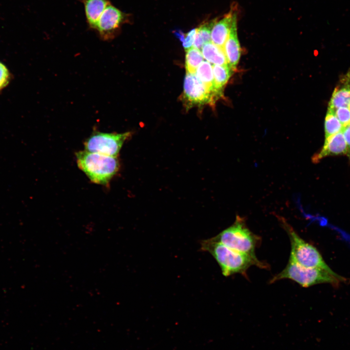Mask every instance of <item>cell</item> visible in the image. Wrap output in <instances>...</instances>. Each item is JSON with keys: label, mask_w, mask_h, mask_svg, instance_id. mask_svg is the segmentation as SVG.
<instances>
[{"label": "cell", "mask_w": 350, "mask_h": 350, "mask_svg": "<svg viewBox=\"0 0 350 350\" xmlns=\"http://www.w3.org/2000/svg\"><path fill=\"white\" fill-rule=\"evenodd\" d=\"M342 132L347 146V156L350 158V123L344 126Z\"/></svg>", "instance_id": "23"}, {"label": "cell", "mask_w": 350, "mask_h": 350, "mask_svg": "<svg viewBox=\"0 0 350 350\" xmlns=\"http://www.w3.org/2000/svg\"><path fill=\"white\" fill-rule=\"evenodd\" d=\"M83 3L87 23L90 28L95 29L102 14L110 3L109 0H81Z\"/></svg>", "instance_id": "13"}, {"label": "cell", "mask_w": 350, "mask_h": 350, "mask_svg": "<svg viewBox=\"0 0 350 350\" xmlns=\"http://www.w3.org/2000/svg\"><path fill=\"white\" fill-rule=\"evenodd\" d=\"M201 249L213 257L226 277L239 273L246 277L247 270L253 265L261 268H268L267 264L234 251L212 238L201 242Z\"/></svg>", "instance_id": "1"}, {"label": "cell", "mask_w": 350, "mask_h": 350, "mask_svg": "<svg viewBox=\"0 0 350 350\" xmlns=\"http://www.w3.org/2000/svg\"><path fill=\"white\" fill-rule=\"evenodd\" d=\"M343 127L350 123V108L343 106L332 110Z\"/></svg>", "instance_id": "21"}, {"label": "cell", "mask_w": 350, "mask_h": 350, "mask_svg": "<svg viewBox=\"0 0 350 350\" xmlns=\"http://www.w3.org/2000/svg\"><path fill=\"white\" fill-rule=\"evenodd\" d=\"M181 99L186 109H189L207 105H213L218 98L209 90L195 74L186 73Z\"/></svg>", "instance_id": "6"}, {"label": "cell", "mask_w": 350, "mask_h": 350, "mask_svg": "<svg viewBox=\"0 0 350 350\" xmlns=\"http://www.w3.org/2000/svg\"><path fill=\"white\" fill-rule=\"evenodd\" d=\"M185 68L186 73L195 74L203 62V56L200 50L193 47L186 51Z\"/></svg>", "instance_id": "18"}, {"label": "cell", "mask_w": 350, "mask_h": 350, "mask_svg": "<svg viewBox=\"0 0 350 350\" xmlns=\"http://www.w3.org/2000/svg\"><path fill=\"white\" fill-rule=\"evenodd\" d=\"M349 107H350V105H349Z\"/></svg>", "instance_id": "24"}, {"label": "cell", "mask_w": 350, "mask_h": 350, "mask_svg": "<svg viewBox=\"0 0 350 350\" xmlns=\"http://www.w3.org/2000/svg\"><path fill=\"white\" fill-rule=\"evenodd\" d=\"M237 11L235 13L229 35L224 44L223 50L228 64L235 70L241 54V49L237 35Z\"/></svg>", "instance_id": "10"}, {"label": "cell", "mask_w": 350, "mask_h": 350, "mask_svg": "<svg viewBox=\"0 0 350 350\" xmlns=\"http://www.w3.org/2000/svg\"><path fill=\"white\" fill-rule=\"evenodd\" d=\"M350 74L343 77L334 88L329 103L328 109L334 110L350 105Z\"/></svg>", "instance_id": "12"}, {"label": "cell", "mask_w": 350, "mask_h": 350, "mask_svg": "<svg viewBox=\"0 0 350 350\" xmlns=\"http://www.w3.org/2000/svg\"><path fill=\"white\" fill-rule=\"evenodd\" d=\"M11 79V74L8 68L0 62V91L8 86Z\"/></svg>", "instance_id": "22"}, {"label": "cell", "mask_w": 350, "mask_h": 350, "mask_svg": "<svg viewBox=\"0 0 350 350\" xmlns=\"http://www.w3.org/2000/svg\"><path fill=\"white\" fill-rule=\"evenodd\" d=\"M212 67L214 89L220 97L223 94L224 87L228 83L234 70L228 64L222 65H212Z\"/></svg>", "instance_id": "14"}, {"label": "cell", "mask_w": 350, "mask_h": 350, "mask_svg": "<svg viewBox=\"0 0 350 350\" xmlns=\"http://www.w3.org/2000/svg\"><path fill=\"white\" fill-rule=\"evenodd\" d=\"M131 135L123 133H93L84 143L85 150L91 153L117 157L124 142Z\"/></svg>", "instance_id": "7"}, {"label": "cell", "mask_w": 350, "mask_h": 350, "mask_svg": "<svg viewBox=\"0 0 350 350\" xmlns=\"http://www.w3.org/2000/svg\"><path fill=\"white\" fill-rule=\"evenodd\" d=\"M76 158L78 167L95 183L107 184L119 169L117 157L85 150L77 152Z\"/></svg>", "instance_id": "3"}, {"label": "cell", "mask_w": 350, "mask_h": 350, "mask_svg": "<svg viewBox=\"0 0 350 350\" xmlns=\"http://www.w3.org/2000/svg\"><path fill=\"white\" fill-rule=\"evenodd\" d=\"M347 144L341 131L325 138L323 147L319 152L313 157L312 160L316 162L328 156H347Z\"/></svg>", "instance_id": "9"}, {"label": "cell", "mask_w": 350, "mask_h": 350, "mask_svg": "<svg viewBox=\"0 0 350 350\" xmlns=\"http://www.w3.org/2000/svg\"><path fill=\"white\" fill-rule=\"evenodd\" d=\"M129 16L112 5L106 6L97 23L95 30L104 39L112 38L121 26L128 21Z\"/></svg>", "instance_id": "8"}, {"label": "cell", "mask_w": 350, "mask_h": 350, "mask_svg": "<svg viewBox=\"0 0 350 350\" xmlns=\"http://www.w3.org/2000/svg\"><path fill=\"white\" fill-rule=\"evenodd\" d=\"M201 50L203 57L213 65L228 64L224 50L211 41L205 43Z\"/></svg>", "instance_id": "15"}, {"label": "cell", "mask_w": 350, "mask_h": 350, "mask_svg": "<svg viewBox=\"0 0 350 350\" xmlns=\"http://www.w3.org/2000/svg\"><path fill=\"white\" fill-rule=\"evenodd\" d=\"M196 32V28L192 29L186 34L181 31H175V35L181 41L185 51L193 46Z\"/></svg>", "instance_id": "20"}, {"label": "cell", "mask_w": 350, "mask_h": 350, "mask_svg": "<svg viewBox=\"0 0 350 350\" xmlns=\"http://www.w3.org/2000/svg\"><path fill=\"white\" fill-rule=\"evenodd\" d=\"M285 279L294 280L304 287L326 283L337 286L341 282L347 281L346 278L336 273H331L321 269L306 267L290 258L285 268L275 275L270 283Z\"/></svg>", "instance_id": "2"}, {"label": "cell", "mask_w": 350, "mask_h": 350, "mask_svg": "<svg viewBox=\"0 0 350 350\" xmlns=\"http://www.w3.org/2000/svg\"><path fill=\"white\" fill-rule=\"evenodd\" d=\"M281 225L286 231L291 243L290 258L299 264L335 273L325 262L318 250L302 239L283 217H278Z\"/></svg>", "instance_id": "5"}, {"label": "cell", "mask_w": 350, "mask_h": 350, "mask_svg": "<svg viewBox=\"0 0 350 350\" xmlns=\"http://www.w3.org/2000/svg\"><path fill=\"white\" fill-rule=\"evenodd\" d=\"M236 11L233 6L221 19L216 21L212 29L211 41L223 49L229 35Z\"/></svg>", "instance_id": "11"}, {"label": "cell", "mask_w": 350, "mask_h": 350, "mask_svg": "<svg viewBox=\"0 0 350 350\" xmlns=\"http://www.w3.org/2000/svg\"><path fill=\"white\" fill-rule=\"evenodd\" d=\"M217 20L214 18L207 21L196 28L193 47L201 50L205 43L211 41V30Z\"/></svg>", "instance_id": "17"}, {"label": "cell", "mask_w": 350, "mask_h": 350, "mask_svg": "<svg viewBox=\"0 0 350 350\" xmlns=\"http://www.w3.org/2000/svg\"><path fill=\"white\" fill-rule=\"evenodd\" d=\"M212 238L234 251L259 261L255 255V249L259 245L260 238L249 229L245 219L238 215L231 226Z\"/></svg>", "instance_id": "4"}, {"label": "cell", "mask_w": 350, "mask_h": 350, "mask_svg": "<svg viewBox=\"0 0 350 350\" xmlns=\"http://www.w3.org/2000/svg\"><path fill=\"white\" fill-rule=\"evenodd\" d=\"M195 74L209 90L214 93L218 98L220 97L214 89L212 65L207 61H203L197 69Z\"/></svg>", "instance_id": "16"}, {"label": "cell", "mask_w": 350, "mask_h": 350, "mask_svg": "<svg viewBox=\"0 0 350 350\" xmlns=\"http://www.w3.org/2000/svg\"><path fill=\"white\" fill-rule=\"evenodd\" d=\"M343 128L333 111L328 108L324 122L325 138L341 132Z\"/></svg>", "instance_id": "19"}]
</instances>
